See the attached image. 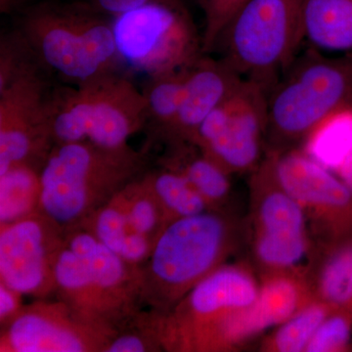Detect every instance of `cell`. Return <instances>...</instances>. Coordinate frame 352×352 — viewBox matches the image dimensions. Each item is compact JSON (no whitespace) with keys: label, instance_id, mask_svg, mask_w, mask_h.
Returning a JSON list of instances; mask_svg holds the SVG:
<instances>
[{"label":"cell","instance_id":"obj_1","mask_svg":"<svg viewBox=\"0 0 352 352\" xmlns=\"http://www.w3.org/2000/svg\"><path fill=\"white\" fill-rule=\"evenodd\" d=\"M19 32L39 65L74 87L122 72L112 18L87 1L36 6Z\"/></svg>","mask_w":352,"mask_h":352},{"label":"cell","instance_id":"obj_2","mask_svg":"<svg viewBox=\"0 0 352 352\" xmlns=\"http://www.w3.org/2000/svg\"><path fill=\"white\" fill-rule=\"evenodd\" d=\"M351 105L352 51L328 57L307 48L268 94L265 151L300 147L319 122Z\"/></svg>","mask_w":352,"mask_h":352},{"label":"cell","instance_id":"obj_3","mask_svg":"<svg viewBox=\"0 0 352 352\" xmlns=\"http://www.w3.org/2000/svg\"><path fill=\"white\" fill-rule=\"evenodd\" d=\"M240 223L205 212L171 220L155 240L141 292L168 312L204 278L223 265L241 240Z\"/></svg>","mask_w":352,"mask_h":352},{"label":"cell","instance_id":"obj_4","mask_svg":"<svg viewBox=\"0 0 352 352\" xmlns=\"http://www.w3.org/2000/svg\"><path fill=\"white\" fill-rule=\"evenodd\" d=\"M142 159L131 148L89 142L56 144L41 170L38 207L58 226L82 219L101 198L115 195L138 173Z\"/></svg>","mask_w":352,"mask_h":352},{"label":"cell","instance_id":"obj_5","mask_svg":"<svg viewBox=\"0 0 352 352\" xmlns=\"http://www.w3.org/2000/svg\"><path fill=\"white\" fill-rule=\"evenodd\" d=\"M146 120L142 91L122 72L51 90L50 133L55 144L89 142L122 149L129 147L132 134L145 127Z\"/></svg>","mask_w":352,"mask_h":352},{"label":"cell","instance_id":"obj_6","mask_svg":"<svg viewBox=\"0 0 352 352\" xmlns=\"http://www.w3.org/2000/svg\"><path fill=\"white\" fill-rule=\"evenodd\" d=\"M305 41L302 0H250L227 23L212 53L270 92Z\"/></svg>","mask_w":352,"mask_h":352},{"label":"cell","instance_id":"obj_7","mask_svg":"<svg viewBox=\"0 0 352 352\" xmlns=\"http://www.w3.org/2000/svg\"><path fill=\"white\" fill-rule=\"evenodd\" d=\"M129 263L94 234L76 232L64 241L54 265L55 283L65 303L80 318L107 330L106 322L126 309L141 278Z\"/></svg>","mask_w":352,"mask_h":352},{"label":"cell","instance_id":"obj_8","mask_svg":"<svg viewBox=\"0 0 352 352\" xmlns=\"http://www.w3.org/2000/svg\"><path fill=\"white\" fill-rule=\"evenodd\" d=\"M111 18L122 68L149 78L187 68L204 54L183 0H151Z\"/></svg>","mask_w":352,"mask_h":352},{"label":"cell","instance_id":"obj_9","mask_svg":"<svg viewBox=\"0 0 352 352\" xmlns=\"http://www.w3.org/2000/svg\"><path fill=\"white\" fill-rule=\"evenodd\" d=\"M258 293L259 279L249 264L224 263L166 312L159 326L162 342L175 351H223L227 322Z\"/></svg>","mask_w":352,"mask_h":352},{"label":"cell","instance_id":"obj_10","mask_svg":"<svg viewBox=\"0 0 352 352\" xmlns=\"http://www.w3.org/2000/svg\"><path fill=\"white\" fill-rule=\"evenodd\" d=\"M268 94L245 80L201 122L193 144L230 175L256 170L265 153Z\"/></svg>","mask_w":352,"mask_h":352},{"label":"cell","instance_id":"obj_11","mask_svg":"<svg viewBox=\"0 0 352 352\" xmlns=\"http://www.w3.org/2000/svg\"><path fill=\"white\" fill-rule=\"evenodd\" d=\"M265 152L278 182L305 210L314 244L352 233V193L339 176L300 148Z\"/></svg>","mask_w":352,"mask_h":352},{"label":"cell","instance_id":"obj_12","mask_svg":"<svg viewBox=\"0 0 352 352\" xmlns=\"http://www.w3.org/2000/svg\"><path fill=\"white\" fill-rule=\"evenodd\" d=\"M43 72L32 65L0 87V175L15 164L45 160L52 149L51 89Z\"/></svg>","mask_w":352,"mask_h":352},{"label":"cell","instance_id":"obj_13","mask_svg":"<svg viewBox=\"0 0 352 352\" xmlns=\"http://www.w3.org/2000/svg\"><path fill=\"white\" fill-rule=\"evenodd\" d=\"M56 223L45 215L30 214L1 224V284L20 295L41 296L56 286L54 265L63 244Z\"/></svg>","mask_w":352,"mask_h":352},{"label":"cell","instance_id":"obj_14","mask_svg":"<svg viewBox=\"0 0 352 352\" xmlns=\"http://www.w3.org/2000/svg\"><path fill=\"white\" fill-rule=\"evenodd\" d=\"M105 329L82 320L66 305H34L11 320L2 351L82 352L102 347Z\"/></svg>","mask_w":352,"mask_h":352},{"label":"cell","instance_id":"obj_15","mask_svg":"<svg viewBox=\"0 0 352 352\" xmlns=\"http://www.w3.org/2000/svg\"><path fill=\"white\" fill-rule=\"evenodd\" d=\"M244 80L219 57L201 55L187 69L182 103L164 138L170 144L193 143L201 122L230 97Z\"/></svg>","mask_w":352,"mask_h":352},{"label":"cell","instance_id":"obj_16","mask_svg":"<svg viewBox=\"0 0 352 352\" xmlns=\"http://www.w3.org/2000/svg\"><path fill=\"white\" fill-rule=\"evenodd\" d=\"M250 191L252 234L310 235L305 210L278 182L268 153L252 170Z\"/></svg>","mask_w":352,"mask_h":352},{"label":"cell","instance_id":"obj_17","mask_svg":"<svg viewBox=\"0 0 352 352\" xmlns=\"http://www.w3.org/2000/svg\"><path fill=\"white\" fill-rule=\"evenodd\" d=\"M305 275L315 300L332 308H351L352 233L314 244Z\"/></svg>","mask_w":352,"mask_h":352},{"label":"cell","instance_id":"obj_18","mask_svg":"<svg viewBox=\"0 0 352 352\" xmlns=\"http://www.w3.org/2000/svg\"><path fill=\"white\" fill-rule=\"evenodd\" d=\"M259 293L252 305L261 330L277 327L315 300L302 271L259 273Z\"/></svg>","mask_w":352,"mask_h":352},{"label":"cell","instance_id":"obj_19","mask_svg":"<svg viewBox=\"0 0 352 352\" xmlns=\"http://www.w3.org/2000/svg\"><path fill=\"white\" fill-rule=\"evenodd\" d=\"M302 24L312 47L352 51V0H302Z\"/></svg>","mask_w":352,"mask_h":352},{"label":"cell","instance_id":"obj_20","mask_svg":"<svg viewBox=\"0 0 352 352\" xmlns=\"http://www.w3.org/2000/svg\"><path fill=\"white\" fill-rule=\"evenodd\" d=\"M171 145L173 146V155L168 160V170L184 176L208 201L210 207L224 203L230 194V173L201 149L199 154H192L193 143Z\"/></svg>","mask_w":352,"mask_h":352},{"label":"cell","instance_id":"obj_21","mask_svg":"<svg viewBox=\"0 0 352 352\" xmlns=\"http://www.w3.org/2000/svg\"><path fill=\"white\" fill-rule=\"evenodd\" d=\"M298 148L335 173L352 151V105L331 113L319 122Z\"/></svg>","mask_w":352,"mask_h":352},{"label":"cell","instance_id":"obj_22","mask_svg":"<svg viewBox=\"0 0 352 352\" xmlns=\"http://www.w3.org/2000/svg\"><path fill=\"white\" fill-rule=\"evenodd\" d=\"M113 197V200L97 212L94 234L127 263H138L151 252V239L131 230L119 201L115 195Z\"/></svg>","mask_w":352,"mask_h":352},{"label":"cell","instance_id":"obj_23","mask_svg":"<svg viewBox=\"0 0 352 352\" xmlns=\"http://www.w3.org/2000/svg\"><path fill=\"white\" fill-rule=\"evenodd\" d=\"M190 67V66H189ZM187 68L149 76L142 91L146 104V126L164 138L173 124L182 103Z\"/></svg>","mask_w":352,"mask_h":352},{"label":"cell","instance_id":"obj_24","mask_svg":"<svg viewBox=\"0 0 352 352\" xmlns=\"http://www.w3.org/2000/svg\"><path fill=\"white\" fill-rule=\"evenodd\" d=\"M41 171L34 164H19L0 175V221L11 223L32 214L38 206Z\"/></svg>","mask_w":352,"mask_h":352},{"label":"cell","instance_id":"obj_25","mask_svg":"<svg viewBox=\"0 0 352 352\" xmlns=\"http://www.w3.org/2000/svg\"><path fill=\"white\" fill-rule=\"evenodd\" d=\"M335 308L314 300L288 320L275 327L264 338L261 351L264 352H307L308 344L322 322Z\"/></svg>","mask_w":352,"mask_h":352},{"label":"cell","instance_id":"obj_26","mask_svg":"<svg viewBox=\"0 0 352 352\" xmlns=\"http://www.w3.org/2000/svg\"><path fill=\"white\" fill-rule=\"evenodd\" d=\"M148 179L170 221L208 212V201L179 173L168 168Z\"/></svg>","mask_w":352,"mask_h":352},{"label":"cell","instance_id":"obj_27","mask_svg":"<svg viewBox=\"0 0 352 352\" xmlns=\"http://www.w3.org/2000/svg\"><path fill=\"white\" fill-rule=\"evenodd\" d=\"M352 351V307L335 308L322 322L307 352Z\"/></svg>","mask_w":352,"mask_h":352},{"label":"cell","instance_id":"obj_28","mask_svg":"<svg viewBox=\"0 0 352 352\" xmlns=\"http://www.w3.org/2000/svg\"><path fill=\"white\" fill-rule=\"evenodd\" d=\"M250 0H199L205 14V28L201 34L204 54H210L215 41L238 11Z\"/></svg>","mask_w":352,"mask_h":352},{"label":"cell","instance_id":"obj_29","mask_svg":"<svg viewBox=\"0 0 352 352\" xmlns=\"http://www.w3.org/2000/svg\"><path fill=\"white\" fill-rule=\"evenodd\" d=\"M151 0H87V3L109 17L131 10Z\"/></svg>","mask_w":352,"mask_h":352},{"label":"cell","instance_id":"obj_30","mask_svg":"<svg viewBox=\"0 0 352 352\" xmlns=\"http://www.w3.org/2000/svg\"><path fill=\"white\" fill-rule=\"evenodd\" d=\"M104 351L107 352H141L147 351V344L138 335H124L109 342Z\"/></svg>","mask_w":352,"mask_h":352},{"label":"cell","instance_id":"obj_31","mask_svg":"<svg viewBox=\"0 0 352 352\" xmlns=\"http://www.w3.org/2000/svg\"><path fill=\"white\" fill-rule=\"evenodd\" d=\"M19 296L6 285L0 286V318L2 321L12 320L19 314Z\"/></svg>","mask_w":352,"mask_h":352},{"label":"cell","instance_id":"obj_32","mask_svg":"<svg viewBox=\"0 0 352 352\" xmlns=\"http://www.w3.org/2000/svg\"><path fill=\"white\" fill-rule=\"evenodd\" d=\"M2 1H4V0H1V2H2Z\"/></svg>","mask_w":352,"mask_h":352}]
</instances>
